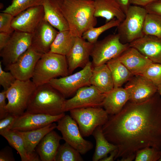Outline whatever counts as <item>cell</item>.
<instances>
[{"label": "cell", "mask_w": 161, "mask_h": 161, "mask_svg": "<svg viewBox=\"0 0 161 161\" xmlns=\"http://www.w3.org/2000/svg\"><path fill=\"white\" fill-rule=\"evenodd\" d=\"M157 92L140 103L128 101L102 126L103 134L117 146L114 160L134 155L143 148L161 150V98Z\"/></svg>", "instance_id": "obj_1"}, {"label": "cell", "mask_w": 161, "mask_h": 161, "mask_svg": "<svg viewBox=\"0 0 161 161\" xmlns=\"http://www.w3.org/2000/svg\"><path fill=\"white\" fill-rule=\"evenodd\" d=\"M66 19L71 34L81 37L97 23L94 0H53Z\"/></svg>", "instance_id": "obj_2"}, {"label": "cell", "mask_w": 161, "mask_h": 161, "mask_svg": "<svg viewBox=\"0 0 161 161\" xmlns=\"http://www.w3.org/2000/svg\"><path fill=\"white\" fill-rule=\"evenodd\" d=\"M66 98L48 83L36 86L29 100L26 111L57 115L65 113Z\"/></svg>", "instance_id": "obj_3"}, {"label": "cell", "mask_w": 161, "mask_h": 161, "mask_svg": "<svg viewBox=\"0 0 161 161\" xmlns=\"http://www.w3.org/2000/svg\"><path fill=\"white\" fill-rule=\"evenodd\" d=\"M69 75L65 55L48 52L43 54L36 65L32 81L36 86L52 79Z\"/></svg>", "instance_id": "obj_4"}, {"label": "cell", "mask_w": 161, "mask_h": 161, "mask_svg": "<svg viewBox=\"0 0 161 161\" xmlns=\"http://www.w3.org/2000/svg\"><path fill=\"white\" fill-rule=\"evenodd\" d=\"M147 13L144 7L130 6L125 19L117 27V33L122 43L130 44L144 35L143 27Z\"/></svg>", "instance_id": "obj_5"}, {"label": "cell", "mask_w": 161, "mask_h": 161, "mask_svg": "<svg viewBox=\"0 0 161 161\" xmlns=\"http://www.w3.org/2000/svg\"><path fill=\"white\" fill-rule=\"evenodd\" d=\"M36 87L30 79L26 80H16L6 90L8 113L20 115L25 112Z\"/></svg>", "instance_id": "obj_6"}, {"label": "cell", "mask_w": 161, "mask_h": 161, "mask_svg": "<svg viewBox=\"0 0 161 161\" xmlns=\"http://www.w3.org/2000/svg\"><path fill=\"white\" fill-rule=\"evenodd\" d=\"M69 112L83 137L92 135L95 129L103 126L109 117V115L102 107L77 109Z\"/></svg>", "instance_id": "obj_7"}, {"label": "cell", "mask_w": 161, "mask_h": 161, "mask_svg": "<svg viewBox=\"0 0 161 161\" xmlns=\"http://www.w3.org/2000/svg\"><path fill=\"white\" fill-rule=\"evenodd\" d=\"M129 44H123L117 34H110L93 44L90 56L93 66L106 63L118 57L129 47Z\"/></svg>", "instance_id": "obj_8"}, {"label": "cell", "mask_w": 161, "mask_h": 161, "mask_svg": "<svg viewBox=\"0 0 161 161\" xmlns=\"http://www.w3.org/2000/svg\"><path fill=\"white\" fill-rule=\"evenodd\" d=\"M93 65L90 61L80 70L73 74L56 78L48 83L65 98L75 94L80 88L90 85V78Z\"/></svg>", "instance_id": "obj_9"}, {"label": "cell", "mask_w": 161, "mask_h": 161, "mask_svg": "<svg viewBox=\"0 0 161 161\" xmlns=\"http://www.w3.org/2000/svg\"><path fill=\"white\" fill-rule=\"evenodd\" d=\"M57 123L56 129L61 133L62 139L81 154L93 148V143L84 139L77 123L70 115L65 114Z\"/></svg>", "instance_id": "obj_10"}, {"label": "cell", "mask_w": 161, "mask_h": 161, "mask_svg": "<svg viewBox=\"0 0 161 161\" xmlns=\"http://www.w3.org/2000/svg\"><path fill=\"white\" fill-rule=\"evenodd\" d=\"M105 94L90 85L79 89L72 98L66 99L63 106L65 112L77 109L102 107Z\"/></svg>", "instance_id": "obj_11"}, {"label": "cell", "mask_w": 161, "mask_h": 161, "mask_svg": "<svg viewBox=\"0 0 161 161\" xmlns=\"http://www.w3.org/2000/svg\"><path fill=\"white\" fill-rule=\"evenodd\" d=\"M32 34L15 30L0 50L2 63L6 66L15 62L31 46Z\"/></svg>", "instance_id": "obj_12"}, {"label": "cell", "mask_w": 161, "mask_h": 161, "mask_svg": "<svg viewBox=\"0 0 161 161\" xmlns=\"http://www.w3.org/2000/svg\"><path fill=\"white\" fill-rule=\"evenodd\" d=\"M128 92L129 101L134 103L145 102L157 92V87L143 75L133 76L124 88Z\"/></svg>", "instance_id": "obj_13"}, {"label": "cell", "mask_w": 161, "mask_h": 161, "mask_svg": "<svg viewBox=\"0 0 161 161\" xmlns=\"http://www.w3.org/2000/svg\"><path fill=\"white\" fill-rule=\"evenodd\" d=\"M42 55L30 46L15 62L6 66V69L16 80H30L32 77L36 64Z\"/></svg>", "instance_id": "obj_14"}, {"label": "cell", "mask_w": 161, "mask_h": 161, "mask_svg": "<svg viewBox=\"0 0 161 161\" xmlns=\"http://www.w3.org/2000/svg\"><path fill=\"white\" fill-rule=\"evenodd\" d=\"M93 45L82 37H75L72 47L65 56L69 75L77 68H83L90 61Z\"/></svg>", "instance_id": "obj_15"}, {"label": "cell", "mask_w": 161, "mask_h": 161, "mask_svg": "<svg viewBox=\"0 0 161 161\" xmlns=\"http://www.w3.org/2000/svg\"><path fill=\"white\" fill-rule=\"evenodd\" d=\"M65 113L57 115L34 113L25 111L19 115L11 130L21 131L32 130L58 122L65 115Z\"/></svg>", "instance_id": "obj_16"}, {"label": "cell", "mask_w": 161, "mask_h": 161, "mask_svg": "<svg viewBox=\"0 0 161 161\" xmlns=\"http://www.w3.org/2000/svg\"><path fill=\"white\" fill-rule=\"evenodd\" d=\"M44 18L43 5L30 8L14 16L12 26L15 30L32 34Z\"/></svg>", "instance_id": "obj_17"}, {"label": "cell", "mask_w": 161, "mask_h": 161, "mask_svg": "<svg viewBox=\"0 0 161 161\" xmlns=\"http://www.w3.org/2000/svg\"><path fill=\"white\" fill-rule=\"evenodd\" d=\"M44 18L32 34L31 47L43 54L49 52L58 32Z\"/></svg>", "instance_id": "obj_18"}, {"label": "cell", "mask_w": 161, "mask_h": 161, "mask_svg": "<svg viewBox=\"0 0 161 161\" xmlns=\"http://www.w3.org/2000/svg\"><path fill=\"white\" fill-rule=\"evenodd\" d=\"M153 63L161 64V38L143 35L129 44Z\"/></svg>", "instance_id": "obj_19"}, {"label": "cell", "mask_w": 161, "mask_h": 161, "mask_svg": "<svg viewBox=\"0 0 161 161\" xmlns=\"http://www.w3.org/2000/svg\"><path fill=\"white\" fill-rule=\"evenodd\" d=\"M117 57L134 75H142L153 63L136 49L130 46Z\"/></svg>", "instance_id": "obj_20"}, {"label": "cell", "mask_w": 161, "mask_h": 161, "mask_svg": "<svg viewBox=\"0 0 161 161\" xmlns=\"http://www.w3.org/2000/svg\"><path fill=\"white\" fill-rule=\"evenodd\" d=\"M61 139L62 137L54 130L46 135L36 148V153L40 160L55 161Z\"/></svg>", "instance_id": "obj_21"}, {"label": "cell", "mask_w": 161, "mask_h": 161, "mask_svg": "<svg viewBox=\"0 0 161 161\" xmlns=\"http://www.w3.org/2000/svg\"><path fill=\"white\" fill-rule=\"evenodd\" d=\"M57 124L54 123L37 129L26 131L16 130L22 138L28 154L36 161H40L35 149L42 138L48 133L56 129Z\"/></svg>", "instance_id": "obj_22"}, {"label": "cell", "mask_w": 161, "mask_h": 161, "mask_svg": "<svg viewBox=\"0 0 161 161\" xmlns=\"http://www.w3.org/2000/svg\"><path fill=\"white\" fill-rule=\"evenodd\" d=\"M129 94L125 88H114L105 94L102 107L109 115L119 112L129 101Z\"/></svg>", "instance_id": "obj_23"}, {"label": "cell", "mask_w": 161, "mask_h": 161, "mask_svg": "<svg viewBox=\"0 0 161 161\" xmlns=\"http://www.w3.org/2000/svg\"><path fill=\"white\" fill-rule=\"evenodd\" d=\"M94 15L96 17H101L106 19V23L114 18L120 22L123 21L126 14L118 3L113 0H94Z\"/></svg>", "instance_id": "obj_24"}, {"label": "cell", "mask_w": 161, "mask_h": 161, "mask_svg": "<svg viewBox=\"0 0 161 161\" xmlns=\"http://www.w3.org/2000/svg\"><path fill=\"white\" fill-rule=\"evenodd\" d=\"M90 83L103 94L107 93L114 88L112 75L106 64L93 66Z\"/></svg>", "instance_id": "obj_25"}, {"label": "cell", "mask_w": 161, "mask_h": 161, "mask_svg": "<svg viewBox=\"0 0 161 161\" xmlns=\"http://www.w3.org/2000/svg\"><path fill=\"white\" fill-rule=\"evenodd\" d=\"M44 19L59 31L69 30L67 22L53 0H44Z\"/></svg>", "instance_id": "obj_26"}, {"label": "cell", "mask_w": 161, "mask_h": 161, "mask_svg": "<svg viewBox=\"0 0 161 161\" xmlns=\"http://www.w3.org/2000/svg\"><path fill=\"white\" fill-rule=\"evenodd\" d=\"M102 127L100 126L97 127L92 134L96 141L95 148L92 158L93 161H100L117 148V145L110 143L106 139Z\"/></svg>", "instance_id": "obj_27"}, {"label": "cell", "mask_w": 161, "mask_h": 161, "mask_svg": "<svg viewBox=\"0 0 161 161\" xmlns=\"http://www.w3.org/2000/svg\"><path fill=\"white\" fill-rule=\"evenodd\" d=\"M106 64L112 75L114 88L121 87L134 75L120 61L117 57L110 60Z\"/></svg>", "instance_id": "obj_28"}, {"label": "cell", "mask_w": 161, "mask_h": 161, "mask_svg": "<svg viewBox=\"0 0 161 161\" xmlns=\"http://www.w3.org/2000/svg\"><path fill=\"white\" fill-rule=\"evenodd\" d=\"M75 37L69 30L58 31L49 52L66 56L72 47Z\"/></svg>", "instance_id": "obj_29"}, {"label": "cell", "mask_w": 161, "mask_h": 161, "mask_svg": "<svg viewBox=\"0 0 161 161\" xmlns=\"http://www.w3.org/2000/svg\"><path fill=\"white\" fill-rule=\"evenodd\" d=\"M0 134L17 151L22 161H36L27 153L23 140L16 130H11Z\"/></svg>", "instance_id": "obj_30"}, {"label": "cell", "mask_w": 161, "mask_h": 161, "mask_svg": "<svg viewBox=\"0 0 161 161\" xmlns=\"http://www.w3.org/2000/svg\"><path fill=\"white\" fill-rule=\"evenodd\" d=\"M143 32L144 35H150L161 38V16L147 13L144 21Z\"/></svg>", "instance_id": "obj_31"}, {"label": "cell", "mask_w": 161, "mask_h": 161, "mask_svg": "<svg viewBox=\"0 0 161 161\" xmlns=\"http://www.w3.org/2000/svg\"><path fill=\"white\" fill-rule=\"evenodd\" d=\"M120 21L114 18L104 24L98 27H92L86 31L82 37L92 44H94L97 40L99 36L106 31L114 27H117Z\"/></svg>", "instance_id": "obj_32"}, {"label": "cell", "mask_w": 161, "mask_h": 161, "mask_svg": "<svg viewBox=\"0 0 161 161\" xmlns=\"http://www.w3.org/2000/svg\"><path fill=\"white\" fill-rule=\"evenodd\" d=\"M44 0H12L11 4L1 12L15 16L30 8L43 5Z\"/></svg>", "instance_id": "obj_33"}, {"label": "cell", "mask_w": 161, "mask_h": 161, "mask_svg": "<svg viewBox=\"0 0 161 161\" xmlns=\"http://www.w3.org/2000/svg\"><path fill=\"white\" fill-rule=\"evenodd\" d=\"M81 154L66 142L60 145L55 161H83Z\"/></svg>", "instance_id": "obj_34"}, {"label": "cell", "mask_w": 161, "mask_h": 161, "mask_svg": "<svg viewBox=\"0 0 161 161\" xmlns=\"http://www.w3.org/2000/svg\"><path fill=\"white\" fill-rule=\"evenodd\" d=\"M161 150L153 147H147L138 151L136 153L135 161H158Z\"/></svg>", "instance_id": "obj_35"}, {"label": "cell", "mask_w": 161, "mask_h": 161, "mask_svg": "<svg viewBox=\"0 0 161 161\" xmlns=\"http://www.w3.org/2000/svg\"><path fill=\"white\" fill-rule=\"evenodd\" d=\"M144 75L157 86L161 84V64L152 63L145 71Z\"/></svg>", "instance_id": "obj_36"}, {"label": "cell", "mask_w": 161, "mask_h": 161, "mask_svg": "<svg viewBox=\"0 0 161 161\" xmlns=\"http://www.w3.org/2000/svg\"><path fill=\"white\" fill-rule=\"evenodd\" d=\"M14 16L12 14L1 12L0 13V32L12 33L15 30L12 26Z\"/></svg>", "instance_id": "obj_37"}, {"label": "cell", "mask_w": 161, "mask_h": 161, "mask_svg": "<svg viewBox=\"0 0 161 161\" xmlns=\"http://www.w3.org/2000/svg\"><path fill=\"white\" fill-rule=\"evenodd\" d=\"M2 62L0 61V85L6 90L9 88L16 80L10 71L6 72L2 68Z\"/></svg>", "instance_id": "obj_38"}, {"label": "cell", "mask_w": 161, "mask_h": 161, "mask_svg": "<svg viewBox=\"0 0 161 161\" xmlns=\"http://www.w3.org/2000/svg\"><path fill=\"white\" fill-rule=\"evenodd\" d=\"M19 116L9 113L5 117L0 119V134L11 130Z\"/></svg>", "instance_id": "obj_39"}, {"label": "cell", "mask_w": 161, "mask_h": 161, "mask_svg": "<svg viewBox=\"0 0 161 161\" xmlns=\"http://www.w3.org/2000/svg\"><path fill=\"white\" fill-rule=\"evenodd\" d=\"M6 90H4L0 92V119L3 118L8 114L7 109Z\"/></svg>", "instance_id": "obj_40"}, {"label": "cell", "mask_w": 161, "mask_h": 161, "mask_svg": "<svg viewBox=\"0 0 161 161\" xmlns=\"http://www.w3.org/2000/svg\"><path fill=\"white\" fill-rule=\"evenodd\" d=\"M143 7L148 13L154 14L161 16V0L152 3Z\"/></svg>", "instance_id": "obj_41"}, {"label": "cell", "mask_w": 161, "mask_h": 161, "mask_svg": "<svg viewBox=\"0 0 161 161\" xmlns=\"http://www.w3.org/2000/svg\"><path fill=\"white\" fill-rule=\"evenodd\" d=\"M15 159L12 150L9 147H6L1 150L0 161H14Z\"/></svg>", "instance_id": "obj_42"}, {"label": "cell", "mask_w": 161, "mask_h": 161, "mask_svg": "<svg viewBox=\"0 0 161 161\" xmlns=\"http://www.w3.org/2000/svg\"><path fill=\"white\" fill-rule=\"evenodd\" d=\"M12 34L0 32V50H1L9 41Z\"/></svg>", "instance_id": "obj_43"}, {"label": "cell", "mask_w": 161, "mask_h": 161, "mask_svg": "<svg viewBox=\"0 0 161 161\" xmlns=\"http://www.w3.org/2000/svg\"><path fill=\"white\" fill-rule=\"evenodd\" d=\"M159 0H130V4L144 7Z\"/></svg>", "instance_id": "obj_44"}, {"label": "cell", "mask_w": 161, "mask_h": 161, "mask_svg": "<svg viewBox=\"0 0 161 161\" xmlns=\"http://www.w3.org/2000/svg\"><path fill=\"white\" fill-rule=\"evenodd\" d=\"M117 2L126 14L130 6V0H117Z\"/></svg>", "instance_id": "obj_45"}, {"label": "cell", "mask_w": 161, "mask_h": 161, "mask_svg": "<svg viewBox=\"0 0 161 161\" xmlns=\"http://www.w3.org/2000/svg\"><path fill=\"white\" fill-rule=\"evenodd\" d=\"M117 149L114 150L110 153V155L104 157L100 161H113L114 160L115 158L117 153Z\"/></svg>", "instance_id": "obj_46"}, {"label": "cell", "mask_w": 161, "mask_h": 161, "mask_svg": "<svg viewBox=\"0 0 161 161\" xmlns=\"http://www.w3.org/2000/svg\"><path fill=\"white\" fill-rule=\"evenodd\" d=\"M136 155H132L125 158H121L120 161H132L135 160Z\"/></svg>", "instance_id": "obj_47"}, {"label": "cell", "mask_w": 161, "mask_h": 161, "mask_svg": "<svg viewBox=\"0 0 161 161\" xmlns=\"http://www.w3.org/2000/svg\"><path fill=\"white\" fill-rule=\"evenodd\" d=\"M157 92L161 96V84L157 86Z\"/></svg>", "instance_id": "obj_48"}, {"label": "cell", "mask_w": 161, "mask_h": 161, "mask_svg": "<svg viewBox=\"0 0 161 161\" xmlns=\"http://www.w3.org/2000/svg\"><path fill=\"white\" fill-rule=\"evenodd\" d=\"M158 161H161V155H160V158H159V159L158 160Z\"/></svg>", "instance_id": "obj_49"}, {"label": "cell", "mask_w": 161, "mask_h": 161, "mask_svg": "<svg viewBox=\"0 0 161 161\" xmlns=\"http://www.w3.org/2000/svg\"><path fill=\"white\" fill-rule=\"evenodd\" d=\"M113 0L115 1H116V2H117V0Z\"/></svg>", "instance_id": "obj_50"}]
</instances>
